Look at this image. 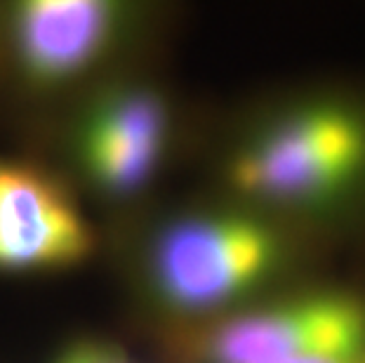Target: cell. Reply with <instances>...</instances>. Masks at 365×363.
<instances>
[{
  "instance_id": "8992f818",
  "label": "cell",
  "mask_w": 365,
  "mask_h": 363,
  "mask_svg": "<svg viewBox=\"0 0 365 363\" xmlns=\"http://www.w3.org/2000/svg\"><path fill=\"white\" fill-rule=\"evenodd\" d=\"M128 12L102 0H26L12 10L10 45L34 88H59L90 73L118 43Z\"/></svg>"
},
{
  "instance_id": "ba28073f",
  "label": "cell",
  "mask_w": 365,
  "mask_h": 363,
  "mask_svg": "<svg viewBox=\"0 0 365 363\" xmlns=\"http://www.w3.org/2000/svg\"><path fill=\"white\" fill-rule=\"evenodd\" d=\"M292 363H365L363 357H351V359H304V361H292Z\"/></svg>"
},
{
  "instance_id": "3957f363",
  "label": "cell",
  "mask_w": 365,
  "mask_h": 363,
  "mask_svg": "<svg viewBox=\"0 0 365 363\" xmlns=\"http://www.w3.org/2000/svg\"><path fill=\"white\" fill-rule=\"evenodd\" d=\"M365 352V305L312 295L220 321L191 344L198 363H292Z\"/></svg>"
},
{
  "instance_id": "5b68a950",
  "label": "cell",
  "mask_w": 365,
  "mask_h": 363,
  "mask_svg": "<svg viewBox=\"0 0 365 363\" xmlns=\"http://www.w3.org/2000/svg\"><path fill=\"white\" fill-rule=\"evenodd\" d=\"M92 250L95 231L71 189L36 160L0 156V272H59Z\"/></svg>"
},
{
  "instance_id": "7a4b0ae2",
  "label": "cell",
  "mask_w": 365,
  "mask_h": 363,
  "mask_svg": "<svg viewBox=\"0 0 365 363\" xmlns=\"http://www.w3.org/2000/svg\"><path fill=\"white\" fill-rule=\"evenodd\" d=\"M365 173V121L339 104L287 111L255 133L229 163L245 196L285 208L339 198Z\"/></svg>"
},
{
  "instance_id": "6da1fadb",
  "label": "cell",
  "mask_w": 365,
  "mask_h": 363,
  "mask_svg": "<svg viewBox=\"0 0 365 363\" xmlns=\"http://www.w3.org/2000/svg\"><path fill=\"white\" fill-rule=\"evenodd\" d=\"M285 260L281 234L243 213H186L146 238L139 281L163 312L205 316L262 288Z\"/></svg>"
},
{
  "instance_id": "277c9868",
  "label": "cell",
  "mask_w": 365,
  "mask_h": 363,
  "mask_svg": "<svg viewBox=\"0 0 365 363\" xmlns=\"http://www.w3.org/2000/svg\"><path fill=\"white\" fill-rule=\"evenodd\" d=\"M170 133L168 99L146 83H123L85 106L71 133V156L99 196L132 198L156 177Z\"/></svg>"
},
{
  "instance_id": "52a82bcc",
  "label": "cell",
  "mask_w": 365,
  "mask_h": 363,
  "mask_svg": "<svg viewBox=\"0 0 365 363\" xmlns=\"http://www.w3.org/2000/svg\"><path fill=\"white\" fill-rule=\"evenodd\" d=\"M57 363H132L120 349L111 344L99 342H83L68 349L64 357H59Z\"/></svg>"
}]
</instances>
